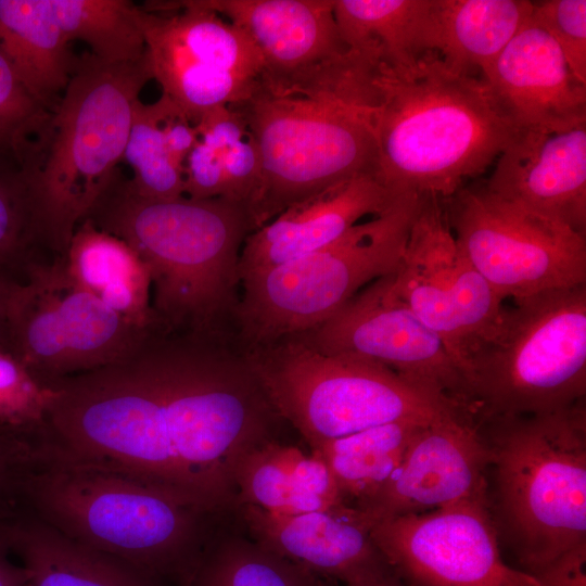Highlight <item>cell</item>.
<instances>
[{"label":"cell","mask_w":586,"mask_h":586,"mask_svg":"<svg viewBox=\"0 0 586 586\" xmlns=\"http://www.w3.org/2000/svg\"><path fill=\"white\" fill-rule=\"evenodd\" d=\"M421 200L399 196L334 242L241 278L244 293L235 309L251 347L318 327L365 286L395 273Z\"/></svg>","instance_id":"10"},{"label":"cell","mask_w":586,"mask_h":586,"mask_svg":"<svg viewBox=\"0 0 586 586\" xmlns=\"http://www.w3.org/2000/svg\"><path fill=\"white\" fill-rule=\"evenodd\" d=\"M371 535L404 586H543L504 560L488 502L385 518Z\"/></svg>","instance_id":"14"},{"label":"cell","mask_w":586,"mask_h":586,"mask_svg":"<svg viewBox=\"0 0 586 586\" xmlns=\"http://www.w3.org/2000/svg\"><path fill=\"white\" fill-rule=\"evenodd\" d=\"M0 46L31 95L53 111L76 61L52 0H0Z\"/></svg>","instance_id":"26"},{"label":"cell","mask_w":586,"mask_h":586,"mask_svg":"<svg viewBox=\"0 0 586 586\" xmlns=\"http://www.w3.org/2000/svg\"><path fill=\"white\" fill-rule=\"evenodd\" d=\"M348 586H404L396 575L392 572L375 578L364 581Z\"/></svg>","instance_id":"44"},{"label":"cell","mask_w":586,"mask_h":586,"mask_svg":"<svg viewBox=\"0 0 586 586\" xmlns=\"http://www.w3.org/2000/svg\"><path fill=\"white\" fill-rule=\"evenodd\" d=\"M69 41L79 40L101 62H135L145 54L139 5L127 0H52Z\"/></svg>","instance_id":"30"},{"label":"cell","mask_w":586,"mask_h":586,"mask_svg":"<svg viewBox=\"0 0 586 586\" xmlns=\"http://www.w3.org/2000/svg\"><path fill=\"white\" fill-rule=\"evenodd\" d=\"M11 553L0 540V586H20L28 582L27 574L22 565L10 560Z\"/></svg>","instance_id":"42"},{"label":"cell","mask_w":586,"mask_h":586,"mask_svg":"<svg viewBox=\"0 0 586 586\" xmlns=\"http://www.w3.org/2000/svg\"><path fill=\"white\" fill-rule=\"evenodd\" d=\"M151 69L193 65L255 80L265 69L255 42L198 0L151 1L139 7Z\"/></svg>","instance_id":"21"},{"label":"cell","mask_w":586,"mask_h":586,"mask_svg":"<svg viewBox=\"0 0 586 586\" xmlns=\"http://www.w3.org/2000/svg\"><path fill=\"white\" fill-rule=\"evenodd\" d=\"M432 0H334V18L348 49L407 67L428 52Z\"/></svg>","instance_id":"28"},{"label":"cell","mask_w":586,"mask_h":586,"mask_svg":"<svg viewBox=\"0 0 586 586\" xmlns=\"http://www.w3.org/2000/svg\"><path fill=\"white\" fill-rule=\"evenodd\" d=\"M294 450L295 446L273 441L249 453L234 475L239 505L289 515L294 498L291 471Z\"/></svg>","instance_id":"33"},{"label":"cell","mask_w":586,"mask_h":586,"mask_svg":"<svg viewBox=\"0 0 586 586\" xmlns=\"http://www.w3.org/2000/svg\"><path fill=\"white\" fill-rule=\"evenodd\" d=\"M35 438L0 433V519L18 510L23 479L31 463Z\"/></svg>","instance_id":"38"},{"label":"cell","mask_w":586,"mask_h":586,"mask_svg":"<svg viewBox=\"0 0 586 586\" xmlns=\"http://www.w3.org/2000/svg\"><path fill=\"white\" fill-rule=\"evenodd\" d=\"M87 219L126 241L146 264L156 326L215 334L252 232L245 206L224 198L149 200L116 179Z\"/></svg>","instance_id":"6"},{"label":"cell","mask_w":586,"mask_h":586,"mask_svg":"<svg viewBox=\"0 0 586 586\" xmlns=\"http://www.w3.org/2000/svg\"><path fill=\"white\" fill-rule=\"evenodd\" d=\"M237 514L257 543L324 579L348 586L393 572L372 538L373 522L356 508L280 515L241 505Z\"/></svg>","instance_id":"18"},{"label":"cell","mask_w":586,"mask_h":586,"mask_svg":"<svg viewBox=\"0 0 586 586\" xmlns=\"http://www.w3.org/2000/svg\"><path fill=\"white\" fill-rule=\"evenodd\" d=\"M482 184L498 199L586 237V125L519 130Z\"/></svg>","instance_id":"17"},{"label":"cell","mask_w":586,"mask_h":586,"mask_svg":"<svg viewBox=\"0 0 586 586\" xmlns=\"http://www.w3.org/2000/svg\"><path fill=\"white\" fill-rule=\"evenodd\" d=\"M198 1L245 31L269 72H294L348 50L334 18V0Z\"/></svg>","instance_id":"22"},{"label":"cell","mask_w":586,"mask_h":586,"mask_svg":"<svg viewBox=\"0 0 586 586\" xmlns=\"http://www.w3.org/2000/svg\"><path fill=\"white\" fill-rule=\"evenodd\" d=\"M489 450V510L517 569L535 575L586 542V405L477 422Z\"/></svg>","instance_id":"7"},{"label":"cell","mask_w":586,"mask_h":586,"mask_svg":"<svg viewBox=\"0 0 586 586\" xmlns=\"http://www.w3.org/2000/svg\"><path fill=\"white\" fill-rule=\"evenodd\" d=\"M63 259L71 277L125 321L139 329L156 324L149 268L126 241L86 219Z\"/></svg>","instance_id":"25"},{"label":"cell","mask_w":586,"mask_h":586,"mask_svg":"<svg viewBox=\"0 0 586 586\" xmlns=\"http://www.w3.org/2000/svg\"><path fill=\"white\" fill-rule=\"evenodd\" d=\"M22 502L65 535L179 586L216 515L128 475L74 459L38 438L23 479Z\"/></svg>","instance_id":"5"},{"label":"cell","mask_w":586,"mask_h":586,"mask_svg":"<svg viewBox=\"0 0 586 586\" xmlns=\"http://www.w3.org/2000/svg\"><path fill=\"white\" fill-rule=\"evenodd\" d=\"M181 586H332L253 539L237 512L209 536Z\"/></svg>","instance_id":"27"},{"label":"cell","mask_w":586,"mask_h":586,"mask_svg":"<svg viewBox=\"0 0 586 586\" xmlns=\"http://www.w3.org/2000/svg\"><path fill=\"white\" fill-rule=\"evenodd\" d=\"M11 284L0 276V342L5 345V309Z\"/></svg>","instance_id":"43"},{"label":"cell","mask_w":586,"mask_h":586,"mask_svg":"<svg viewBox=\"0 0 586 586\" xmlns=\"http://www.w3.org/2000/svg\"><path fill=\"white\" fill-rule=\"evenodd\" d=\"M51 112L27 90L0 46V155L16 163Z\"/></svg>","instance_id":"34"},{"label":"cell","mask_w":586,"mask_h":586,"mask_svg":"<svg viewBox=\"0 0 586 586\" xmlns=\"http://www.w3.org/2000/svg\"><path fill=\"white\" fill-rule=\"evenodd\" d=\"M483 78L518 130L550 132L586 125V84L531 16Z\"/></svg>","instance_id":"19"},{"label":"cell","mask_w":586,"mask_h":586,"mask_svg":"<svg viewBox=\"0 0 586 586\" xmlns=\"http://www.w3.org/2000/svg\"><path fill=\"white\" fill-rule=\"evenodd\" d=\"M55 388L37 379L0 342V433L35 437L47 424Z\"/></svg>","instance_id":"32"},{"label":"cell","mask_w":586,"mask_h":586,"mask_svg":"<svg viewBox=\"0 0 586 586\" xmlns=\"http://www.w3.org/2000/svg\"><path fill=\"white\" fill-rule=\"evenodd\" d=\"M123 161L132 169L126 181L137 195L157 201L184 196L183 173L168 152L155 102H138Z\"/></svg>","instance_id":"31"},{"label":"cell","mask_w":586,"mask_h":586,"mask_svg":"<svg viewBox=\"0 0 586 586\" xmlns=\"http://www.w3.org/2000/svg\"><path fill=\"white\" fill-rule=\"evenodd\" d=\"M534 576L543 586H586V542L560 555Z\"/></svg>","instance_id":"41"},{"label":"cell","mask_w":586,"mask_h":586,"mask_svg":"<svg viewBox=\"0 0 586 586\" xmlns=\"http://www.w3.org/2000/svg\"><path fill=\"white\" fill-rule=\"evenodd\" d=\"M391 278L368 284L328 320L296 336L323 354L380 364L468 411L461 368L443 340L392 293Z\"/></svg>","instance_id":"15"},{"label":"cell","mask_w":586,"mask_h":586,"mask_svg":"<svg viewBox=\"0 0 586 586\" xmlns=\"http://www.w3.org/2000/svg\"><path fill=\"white\" fill-rule=\"evenodd\" d=\"M225 171L224 199L245 206L246 211L260 184L262 158L247 133L221 155ZM249 214V213H247Z\"/></svg>","instance_id":"37"},{"label":"cell","mask_w":586,"mask_h":586,"mask_svg":"<svg viewBox=\"0 0 586 586\" xmlns=\"http://www.w3.org/2000/svg\"><path fill=\"white\" fill-rule=\"evenodd\" d=\"M532 9L527 0H432L426 49L450 68L483 77Z\"/></svg>","instance_id":"24"},{"label":"cell","mask_w":586,"mask_h":586,"mask_svg":"<svg viewBox=\"0 0 586 586\" xmlns=\"http://www.w3.org/2000/svg\"><path fill=\"white\" fill-rule=\"evenodd\" d=\"M146 330L128 323L80 286L63 257L28 264L25 280L10 288L7 346L50 386L115 360Z\"/></svg>","instance_id":"11"},{"label":"cell","mask_w":586,"mask_h":586,"mask_svg":"<svg viewBox=\"0 0 586 586\" xmlns=\"http://www.w3.org/2000/svg\"><path fill=\"white\" fill-rule=\"evenodd\" d=\"M151 79L146 52L120 64L91 54L77 60L44 128L15 163L33 241L56 257L117 179L140 92Z\"/></svg>","instance_id":"4"},{"label":"cell","mask_w":586,"mask_h":586,"mask_svg":"<svg viewBox=\"0 0 586 586\" xmlns=\"http://www.w3.org/2000/svg\"><path fill=\"white\" fill-rule=\"evenodd\" d=\"M426 424L390 422L329 441L311 451L327 463L343 502L360 510L387 482L411 440Z\"/></svg>","instance_id":"29"},{"label":"cell","mask_w":586,"mask_h":586,"mask_svg":"<svg viewBox=\"0 0 586 586\" xmlns=\"http://www.w3.org/2000/svg\"><path fill=\"white\" fill-rule=\"evenodd\" d=\"M397 199L373 175L361 174L291 204L245 238L239 279L334 242L362 217L384 213Z\"/></svg>","instance_id":"20"},{"label":"cell","mask_w":586,"mask_h":586,"mask_svg":"<svg viewBox=\"0 0 586 586\" xmlns=\"http://www.w3.org/2000/svg\"><path fill=\"white\" fill-rule=\"evenodd\" d=\"M214 336L153 326L115 360L53 383L42 440L204 512H237L235 470L277 441L280 417Z\"/></svg>","instance_id":"1"},{"label":"cell","mask_w":586,"mask_h":586,"mask_svg":"<svg viewBox=\"0 0 586 586\" xmlns=\"http://www.w3.org/2000/svg\"><path fill=\"white\" fill-rule=\"evenodd\" d=\"M375 60L345 53L289 73L264 69L231 106L262 158L252 231L291 204L361 174L375 177Z\"/></svg>","instance_id":"2"},{"label":"cell","mask_w":586,"mask_h":586,"mask_svg":"<svg viewBox=\"0 0 586 586\" xmlns=\"http://www.w3.org/2000/svg\"><path fill=\"white\" fill-rule=\"evenodd\" d=\"M463 375L476 422L548 413L586 398V283L505 301Z\"/></svg>","instance_id":"8"},{"label":"cell","mask_w":586,"mask_h":586,"mask_svg":"<svg viewBox=\"0 0 586 586\" xmlns=\"http://www.w3.org/2000/svg\"><path fill=\"white\" fill-rule=\"evenodd\" d=\"M0 540L16 555L30 586H162L120 558L87 546L21 508L0 519Z\"/></svg>","instance_id":"23"},{"label":"cell","mask_w":586,"mask_h":586,"mask_svg":"<svg viewBox=\"0 0 586 586\" xmlns=\"http://www.w3.org/2000/svg\"><path fill=\"white\" fill-rule=\"evenodd\" d=\"M375 178L395 198L448 199L482 174L519 130L483 77L428 51L412 65L375 61Z\"/></svg>","instance_id":"3"},{"label":"cell","mask_w":586,"mask_h":586,"mask_svg":"<svg viewBox=\"0 0 586 586\" xmlns=\"http://www.w3.org/2000/svg\"><path fill=\"white\" fill-rule=\"evenodd\" d=\"M463 253L504 300L586 283V237L477 182L442 200Z\"/></svg>","instance_id":"12"},{"label":"cell","mask_w":586,"mask_h":586,"mask_svg":"<svg viewBox=\"0 0 586 586\" xmlns=\"http://www.w3.org/2000/svg\"><path fill=\"white\" fill-rule=\"evenodd\" d=\"M244 359L277 415L311 450L372 426L464 411L380 364L320 353L296 335L251 347Z\"/></svg>","instance_id":"9"},{"label":"cell","mask_w":586,"mask_h":586,"mask_svg":"<svg viewBox=\"0 0 586 586\" xmlns=\"http://www.w3.org/2000/svg\"><path fill=\"white\" fill-rule=\"evenodd\" d=\"M489 457L468 412L445 416L419 430L394 473L360 510L374 523L464 502L489 504Z\"/></svg>","instance_id":"16"},{"label":"cell","mask_w":586,"mask_h":586,"mask_svg":"<svg viewBox=\"0 0 586 586\" xmlns=\"http://www.w3.org/2000/svg\"><path fill=\"white\" fill-rule=\"evenodd\" d=\"M33 242L16 169L0 165V266L22 257Z\"/></svg>","instance_id":"36"},{"label":"cell","mask_w":586,"mask_h":586,"mask_svg":"<svg viewBox=\"0 0 586 586\" xmlns=\"http://www.w3.org/2000/svg\"><path fill=\"white\" fill-rule=\"evenodd\" d=\"M531 18L555 40L573 74L586 84V1H533Z\"/></svg>","instance_id":"35"},{"label":"cell","mask_w":586,"mask_h":586,"mask_svg":"<svg viewBox=\"0 0 586 586\" xmlns=\"http://www.w3.org/2000/svg\"><path fill=\"white\" fill-rule=\"evenodd\" d=\"M391 291L443 340L462 373L505 303L466 256L443 201L432 195L422 196Z\"/></svg>","instance_id":"13"},{"label":"cell","mask_w":586,"mask_h":586,"mask_svg":"<svg viewBox=\"0 0 586 586\" xmlns=\"http://www.w3.org/2000/svg\"><path fill=\"white\" fill-rule=\"evenodd\" d=\"M194 126L198 140L220 156L249 133L242 117L229 105L206 112Z\"/></svg>","instance_id":"40"},{"label":"cell","mask_w":586,"mask_h":586,"mask_svg":"<svg viewBox=\"0 0 586 586\" xmlns=\"http://www.w3.org/2000/svg\"><path fill=\"white\" fill-rule=\"evenodd\" d=\"M20 586H30V584L28 582H26V583H24V584H22Z\"/></svg>","instance_id":"45"},{"label":"cell","mask_w":586,"mask_h":586,"mask_svg":"<svg viewBox=\"0 0 586 586\" xmlns=\"http://www.w3.org/2000/svg\"><path fill=\"white\" fill-rule=\"evenodd\" d=\"M183 186L184 196L190 199L224 196L225 171L221 156L199 140L184 162Z\"/></svg>","instance_id":"39"}]
</instances>
